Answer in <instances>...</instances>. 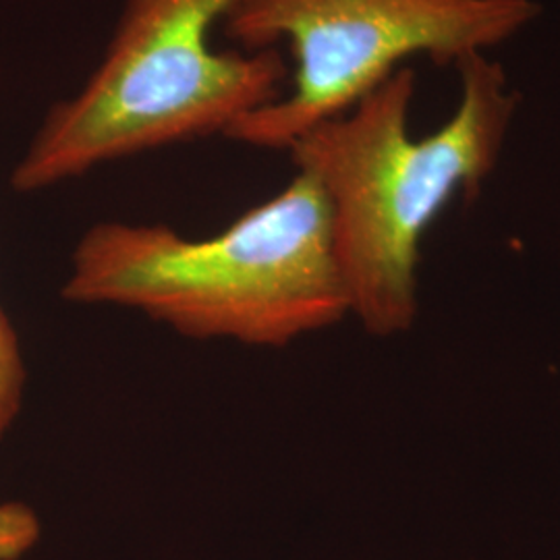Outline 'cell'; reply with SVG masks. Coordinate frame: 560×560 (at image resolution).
Instances as JSON below:
<instances>
[{"label": "cell", "instance_id": "1", "mask_svg": "<svg viewBox=\"0 0 560 560\" xmlns=\"http://www.w3.org/2000/svg\"><path fill=\"white\" fill-rule=\"evenodd\" d=\"M455 71L457 106L428 136L411 133L418 73L405 65L287 150L328 203L349 316L381 339L413 326L421 240L451 201L494 173L520 113L499 60L471 55Z\"/></svg>", "mask_w": 560, "mask_h": 560}, {"label": "cell", "instance_id": "3", "mask_svg": "<svg viewBox=\"0 0 560 560\" xmlns=\"http://www.w3.org/2000/svg\"><path fill=\"white\" fill-rule=\"evenodd\" d=\"M235 0H122L104 55L57 102L15 164L20 194L78 179L102 164L222 133L280 98L279 48L221 50L214 30Z\"/></svg>", "mask_w": 560, "mask_h": 560}, {"label": "cell", "instance_id": "2", "mask_svg": "<svg viewBox=\"0 0 560 560\" xmlns=\"http://www.w3.org/2000/svg\"><path fill=\"white\" fill-rule=\"evenodd\" d=\"M60 295L145 314L183 337L284 347L349 316L318 183L279 194L208 237L98 222L81 235Z\"/></svg>", "mask_w": 560, "mask_h": 560}, {"label": "cell", "instance_id": "4", "mask_svg": "<svg viewBox=\"0 0 560 560\" xmlns=\"http://www.w3.org/2000/svg\"><path fill=\"white\" fill-rule=\"evenodd\" d=\"M540 0H235L221 23L243 50L287 44L293 71L280 98L226 138L289 150L376 90L409 59L457 67L490 55L540 20Z\"/></svg>", "mask_w": 560, "mask_h": 560}, {"label": "cell", "instance_id": "5", "mask_svg": "<svg viewBox=\"0 0 560 560\" xmlns=\"http://www.w3.org/2000/svg\"><path fill=\"white\" fill-rule=\"evenodd\" d=\"M25 381L27 372L18 332L0 310V439L11 430L20 416Z\"/></svg>", "mask_w": 560, "mask_h": 560}, {"label": "cell", "instance_id": "6", "mask_svg": "<svg viewBox=\"0 0 560 560\" xmlns=\"http://www.w3.org/2000/svg\"><path fill=\"white\" fill-rule=\"evenodd\" d=\"M40 517L25 502H0V560H20L40 540Z\"/></svg>", "mask_w": 560, "mask_h": 560}]
</instances>
